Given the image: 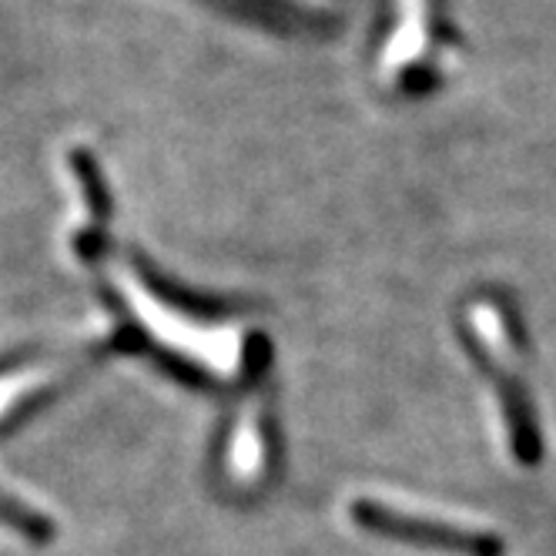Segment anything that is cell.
Wrapping results in <instances>:
<instances>
[{
  "instance_id": "cell-1",
  "label": "cell",
  "mask_w": 556,
  "mask_h": 556,
  "mask_svg": "<svg viewBox=\"0 0 556 556\" xmlns=\"http://www.w3.org/2000/svg\"><path fill=\"white\" fill-rule=\"evenodd\" d=\"M355 516L366 530L386 533L392 540H409V543H429V546H443L453 553H469V556H496V540L483 533H463L453 527H435L429 520H416V516H403L395 509L376 506V503H359Z\"/></svg>"
}]
</instances>
